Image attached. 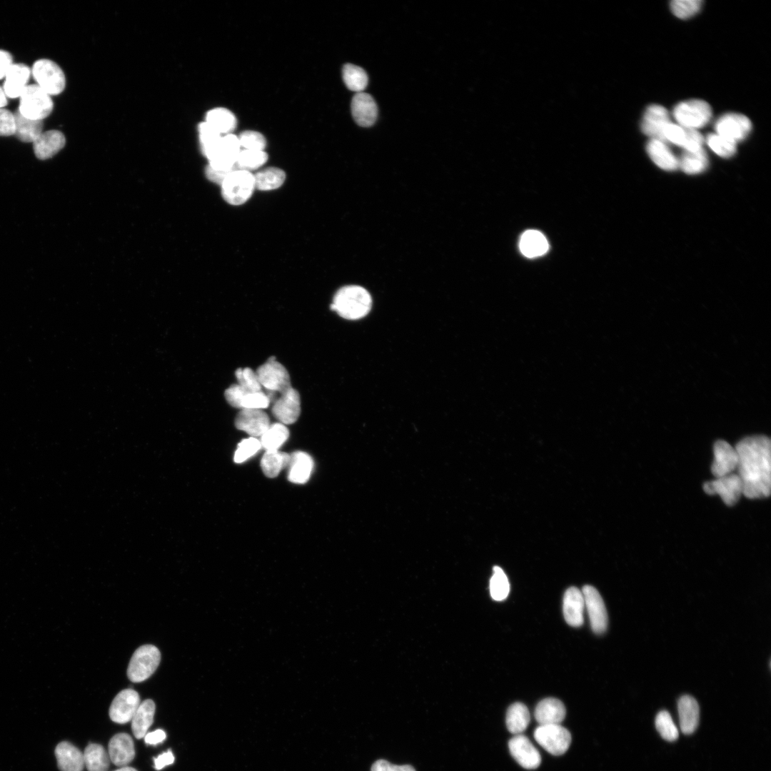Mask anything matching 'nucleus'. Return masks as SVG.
Returning <instances> with one entry per match:
<instances>
[{
  "label": "nucleus",
  "mask_w": 771,
  "mask_h": 771,
  "mask_svg": "<svg viewBox=\"0 0 771 771\" xmlns=\"http://www.w3.org/2000/svg\"><path fill=\"white\" fill-rule=\"evenodd\" d=\"M771 443L765 435L745 438L735 446L738 455L737 475L743 495L750 499L767 497L771 488Z\"/></svg>",
  "instance_id": "1"
},
{
  "label": "nucleus",
  "mask_w": 771,
  "mask_h": 771,
  "mask_svg": "<svg viewBox=\"0 0 771 771\" xmlns=\"http://www.w3.org/2000/svg\"><path fill=\"white\" fill-rule=\"evenodd\" d=\"M370 293L359 286H346L337 291L333 296L331 309L340 316L349 320L364 317L371 308Z\"/></svg>",
  "instance_id": "2"
},
{
  "label": "nucleus",
  "mask_w": 771,
  "mask_h": 771,
  "mask_svg": "<svg viewBox=\"0 0 771 771\" xmlns=\"http://www.w3.org/2000/svg\"><path fill=\"white\" fill-rule=\"evenodd\" d=\"M221 186L222 196L228 203L241 205L250 198L256 188L254 175L251 171L236 168L226 176Z\"/></svg>",
  "instance_id": "3"
},
{
  "label": "nucleus",
  "mask_w": 771,
  "mask_h": 771,
  "mask_svg": "<svg viewBox=\"0 0 771 771\" xmlns=\"http://www.w3.org/2000/svg\"><path fill=\"white\" fill-rule=\"evenodd\" d=\"M18 111L24 117L42 121L52 111L53 101L49 94L39 85H27L19 96Z\"/></svg>",
  "instance_id": "4"
},
{
  "label": "nucleus",
  "mask_w": 771,
  "mask_h": 771,
  "mask_svg": "<svg viewBox=\"0 0 771 771\" xmlns=\"http://www.w3.org/2000/svg\"><path fill=\"white\" fill-rule=\"evenodd\" d=\"M161 661V652L153 645L138 647L131 656L127 668V676L133 682H141L156 671Z\"/></svg>",
  "instance_id": "5"
},
{
  "label": "nucleus",
  "mask_w": 771,
  "mask_h": 771,
  "mask_svg": "<svg viewBox=\"0 0 771 771\" xmlns=\"http://www.w3.org/2000/svg\"><path fill=\"white\" fill-rule=\"evenodd\" d=\"M673 116L678 125L697 130L710 121L712 109L703 100L690 99L677 104L673 109Z\"/></svg>",
  "instance_id": "6"
},
{
  "label": "nucleus",
  "mask_w": 771,
  "mask_h": 771,
  "mask_svg": "<svg viewBox=\"0 0 771 771\" xmlns=\"http://www.w3.org/2000/svg\"><path fill=\"white\" fill-rule=\"evenodd\" d=\"M241 148L238 136L233 133L223 135L218 143L206 156L208 159V166L222 171L236 169Z\"/></svg>",
  "instance_id": "7"
},
{
  "label": "nucleus",
  "mask_w": 771,
  "mask_h": 771,
  "mask_svg": "<svg viewBox=\"0 0 771 771\" xmlns=\"http://www.w3.org/2000/svg\"><path fill=\"white\" fill-rule=\"evenodd\" d=\"M256 373L261 387L266 388L268 393L281 394L291 387L288 372L273 356L260 366Z\"/></svg>",
  "instance_id": "8"
},
{
  "label": "nucleus",
  "mask_w": 771,
  "mask_h": 771,
  "mask_svg": "<svg viewBox=\"0 0 771 771\" xmlns=\"http://www.w3.org/2000/svg\"><path fill=\"white\" fill-rule=\"evenodd\" d=\"M32 74L39 85L48 94L57 95L66 86V79L61 69L49 59L36 61L32 68Z\"/></svg>",
  "instance_id": "9"
},
{
  "label": "nucleus",
  "mask_w": 771,
  "mask_h": 771,
  "mask_svg": "<svg viewBox=\"0 0 771 771\" xmlns=\"http://www.w3.org/2000/svg\"><path fill=\"white\" fill-rule=\"evenodd\" d=\"M534 738L553 755L564 754L571 743L570 732L560 724L539 725L534 731Z\"/></svg>",
  "instance_id": "10"
},
{
  "label": "nucleus",
  "mask_w": 771,
  "mask_h": 771,
  "mask_svg": "<svg viewBox=\"0 0 771 771\" xmlns=\"http://www.w3.org/2000/svg\"><path fill=\"white\" fill-rule=\"evenodd\" d=\"M703 489L709 495H719L729 506L735 505L743 495L741 479L734 473L706 482Z\"/></svg>",
  "instance_id": "11"
},
{
  "label": "nucleus",
  "mask_w": 771,
  "mask_h": 771,
  "mask_svg": "<svg viewBox=\"0 0 771 771\" xmlns=\"http://www.w3.org/2000/svg\"><path fill=\"white\" fill-rule=\"evenodd\" d=\"M715 128L717 134L737 143L747 136L752 129V124L743 114L728 113L717 120Z\"/></svg>",
  "instance_id": "12"
},
{
  "label": "nucleus",
  "mask_w": 771,
  "mask_h": 771,
  "mask_svg": "<svg viewBox=\"0 0 771 771\" xmlns=\"http://www.w3.org/2000/svg\"><path fill=\"white\" fill-rule=\"evenodd\" d=\"M271 412L273 416L284 425L295 423L301 413L299 393L292 386L280 394L273 401Z\"/></svg>",
  "instance_id": "13"
},
{
  "label": "nucleus",
  "mask_w": 771,
  "mask_h": 771,
  "mask_svg": "<svg viewBox=\"0 0 771 771\" xmlns=\"http://www.w3.org/2000/svg\"><path fill=\"white\" fill-rule=\"evenodd\" d=\"M141 703L138 693L133 689L120 691L114 698L109 708L111 720L119 724L131 720Z\"/></svg>",
  "instance_id": "14"
},
{
  "label": "nucleus",
  "mask_w": 771,
  "mask_h": 771,
  "mask_svg": "<svg viewBox=\"0 0 771 771\" xmlns=\"http://www.w3.org/2000/svg\"><path fill=\"white\" fill-rule=\"evenodd\" d=\"M582 593L592 630L597 634L604 633L608 625V614L600 594L596 588L588 585L583 588Z\"/></svg>",
  "instance_id": "15"
},
{
  "label": "nucleus",
  "mask_w": 771,
  "mask_h": 771,
  "mask_svg": "<svg viewBox=\"0 0 771 771\" xmlns=\"http://www.w3.org/2000/svg\"><path fill=\"white\" fill-rule=\"evenodd\" d=\"M511 755L523 767L528 770L537 768L541 762L538 750L523 735H516L508 742Z\"/></svg>",
  "instance_id": "16"
},
{
  "label": "nucleus",
  "mask_w": 771,
  "mask_h": 771,
  "mask_svg": "<svg viewBox=\"0 0 771 771\" xmlns=\"http://www.w3.org/2000/svg\"><path fill=\"white\" fill-rule=\"evenodd\" d=\"M714 460L711 466L713 475L720 478L737 470L738 464V455L735 447L731 446L727 442L720 440L715 442L713 447Z\"/></svg>",
  "instance_id": "17"
},
{
  "label": "nucleus",
  "mask_w": 771,
  "mask_h": 771,
  "mask_svg": "<svg viewBox=\"0 0 771 771\" xmlns=\"http://www.w3.org/2000/svg\"><path fill=\"white\" fill-rule=\"evenodd\" d=\"M669 123L670 120L667 110L660 105L652 104L646 109L643 114L641 130L651 139L665 142L663 131Z\"/></svg>",
  "instance_id": "18"
},
{
  "label": "nucleus",
  "mask_w": 771,
  "mask_h": 771,
  "mask_svg": "<svg viewBox=\"0 0 771 771\" xmlns=\"http://www.w3.org/2000/svg\"><path fill=\"white\" fill-rule=\"evenodd\" d=\"M270 419L260 409H241L235 419L236 427L251 435L261 436L270 426Z\"/></svg>",
  "instance_id": "19"
},
{
  "label": "nucleus",
  "mask_w": 771,
  "mask_h": 771,
  "mask_svg": "<svg viewBox=\"0 0 771 771\" xmlns=\"http://www.w3.org/2000/svg\"><path fill=\"white\" fill-rule=\"evenodd\" d=\"M110 760L116 766H126L135 757L134 743L127 733L121 732L114 735L108 745Z\"/></svg>",
  "instance_id": "20"
},
{
  "label": "nucleus",
  "mask_w": 771,
  "mask_h": 771,
  "mask_svg": "<svg viewBox=\"0 0 771 771\" xmlns=\"http://www.w3.org/2000/svg\"><path fill=\"white\" fill-rule=\"evenodd\" d=\"M351 112L358 125L363 127L371 126L377 118V105L373 98L368 94L356 93L351 101Z\"/></svg>",
  "instance_id": "21"
},
{
  "label": "nucleus",
  "mask_w": 771,
  "mask_h": 771,
  "mask_svg": "<svg viewBox=\"0 0 771 771\" xmlns=\"http://www.w3.org/2000/svg\"><path fill=\"white\" fill-rule=\"evenodd\" d=\"M585 608L584 597L578 588H569L565 593L563 601V612L565 621L573 627H580L583 624Z\"/></svg>",
  "instance_id": "22"
},
{
  "label": "nucleus",
  "mask_w": 771,
  "mask_h": 771,
  "mask_svg": "<svg viewBox=\"0 0 771 771\" xmlns=\"http://www.w3.org/2000/svg\"><path fill=\"white\" fill-rule=\"evenodd\" d=\"M566 710L563 703L558 699L548 697L542 700L537 705L534 716L540 725H558L565 717Z\"/></svg>",
  "instance_id": "23"
},
{
  "label": "nucleus",
  "mask_w": 771,
  "mask_h": 771,
  "mask_svg": "<svg viewBox=\"0 0 771 771\" xmlns=\"http://www.w3.org/2000/svg\"><path fill=\"white\" fill-rule=\"evenodd\" d=\"M66 143L64 135L57 130L42 132L33 142L36 156L41 160L48 159L63 148Z\"/></svg>",
  "instance_id": "24"
},
{
  "label": "nucleus",
  "mask_w": 771,
  "mask_h": 771,
  "mask_svg": "<svg viewBox=\"0 0 771 771\" xmlns=\"http://www.w3.org/2000/svg\"><path fill=\"white\" fill-rule=\"evenodd\" d=\"M58 767L61 771H83L84 753L71 742L64 741L55 748Z\"/></svg>",
  "instance_id": "25"
},
{
  "label": "nucleus",
  "mask_w": 771,
  "mask_h": 771,
  "mask_svg": "<svg viewBox=\"0 0 771 771\" xmlns=\"http://www.w3.org/2000/svg\"><path fill=\"white\" fill-rule=\"evenodd\" d=\"M680 726L682 733L692 734L697 727L700 717L699 705L690 695L682 696L677 702Z\"/></svg>",
  "instance_id": "26"
},
{
  "label": "nucleus",
  "mask_w": 771,
  "mask_h": 771,
  "mask_svg": "<svg viewBox=\"0 0 771 771\" xmlns=\"http://www.w3.org/2000/svg\"><path fill=\"white\" fill-rule=\"evenodd\" d=\"M290 455L291 458L287 467L288 480L293 483H306L313 471V460L308 453L303 451H296Z\"/></svg>",
  "instance_id": "27"
},
{
  "label": "nucleus",
  "mask_w": 771,
  "mask_h": 771,
  "mask_svg": "<svg viewBox=\"0 0 771 771\" xmlns=\"http://www.w3.org/2000/svg\"><path fill=\"white\" fill-rule=\"evenodd\" d=\"M30 76L29 68L23 64H13L5 76L3 89L9 98L19 97L27 86Z\"/></svg>",
  "instance_id": "28"
},
{
  "label": "nucleus",
  "mask_w": 771,
  "mask_h": 771,
  "mask_svg": "<svg viewBox=\"0 0 771 771\" xmlns=\"http://www.w3.org/2000/svg\"><path fill=\"white\" fill-rule=\"evenodd\" d=\"M646 150L651 160L660 168L665 171H674L678 168V158L665 142L657 139H650L647 143Z\"/></svg>",
  "instance_id": "29"
},
{
  "label": "nucleus",
  "mask_w": 771,
  "mask_h": 771,
  "mask_svg": "<svg viewBox=\"0 0 771 771\" xmlns=\"http://www.w3.org/2000/svg\"><path fill=\"white\" fill-rule=\"evenodd\" d=\"M155 710V703L151 699H146L140 703L131 719V730L136 738L144 737L153 722Z\"/></svg>",
  "instance_id": "30"
},
{
  "label": "nucleus",
  "mask_w": 771,
  "mask_h": 771,
  "mask_svg": "<svg viewBox=\"0 0 771 771\" xmlns=\"http://www.w3.org/2000/svg\"><path fill=\"white\" fill-rule=\"evenodd\" d=\"M519 248L526 257L534 258L545 254L549 248L544 235L538 231L528 230L520 237Z\"/></svg>",
  "instance_id": "31"
},
{
  "label": "nucleus",
  "mask_w": 771,
  "mask_h": 771,
  "mask_svg": "<svg viewBox=\"0 0 771 771\" xmlns=\"http://www.w3.org/2000/svg\"><path fill=\"white\" fill-rule=\"evenodd\" d=\"M205 121L221 135L231 133L237 124L235 115L226 108L210 110L206 114Z\"/></svg>",
  "instance_id": "32"
},
{
  "label": "nucleus",
  "mask_w": 771,
  "mask_h": 771,
  "mask_svg": "<svg viewBox=\"0 0 771 771\" xmlns=\"http://www.w3.org/2000/svg\"><path fill=\"white\" fill-rule=\"evenodd\" d=\"M15 135L21 141L33 143L43 132V121L24 117L17 110L14 114Z\"/></svg>",
  "instance_id": "33"
},
{
  "label": "nucleus",
  "mask_w": 771,
  "mask_h": 771,
  "mask_svg": "<svg viewBox=\"0 0 771 771\" xmlns=\"http://www.w3.org/2000/svg\"><path fill=\"white\" fill-rule=\"evenodd\" d=\"M530 720L528 707L522 702H515L508 709L505 722L508 731L520 735L528 727Z\"/></svg>",
  "instance_id": "34"
},
{
  "label": "nucleus",
  "mask_w": 771,
  "mask_h": 771,
  "mask_svg": "<svg viewBox=\"0 0 771 771\" xmlns=\"http://www.w3.org/2000/svg\"><path fill=\"white\" fill-rule=\"evenodd\" d=\"M84 758L88 771H108L109 768L110 757L101 745L89 744L84 750Z\"/></svg>",
  "instance_id": "35"
},
{
  "label": "nucleus",
  "mask_w": 771,
  "mask_h": 771,
  "mask_svg": "<svg viewBox=\"0 0 771 771\" xmlns=\"http://www.w3.org/2000/svg\"><path fill=\"white\" fill-rule=\"evenodd\" d=\"M291 455L278 450H266L261 460V467L266 476L276 477L281 470L287 468Z\"/></svg>",
  "instance_id": "36"
},
{
  "label": "nucleus",
  "mask_w": 771,
  "mask_h": 771,
  "mask_svg": "<svg viewBox=\"0 0 771 771\" xmlns=\"http://www.w3.org/2000/svg\"><path fill=\"white\" fill-rule=\"evenodd\" d=\"M253 175L256 188L264 191L279 188L286 179L285 172L276 167L266 168Z\"/></svg>",
  "instance_id": "37"
},
{
  "label": "nucleus",
  "mask_w": 771,
  "mask_h": 771,
  "mask_svg": "<svg viewBox=\"0 0 771 771\" xmlns=\"http://www.w3.org/2000/svg\"><path fill=\"white\" fill-rule=\"evenodd\" d=\"M708 165V159L702 148L695 151H685L678 159V167L688 174L704 171Z\"/></svg>",
  "instance_id": "38"
},
{
  "label": "nucleus",
  "mask_w": 771,
  "mask_h": 771,
  "mask_svg": "<svg viewBox=\"0 0 771 771\" xmlns=\"http://www.w3.org/2000/svg\"><path fill=\"white\" fill-rule=\"evenodd\" d=\"M288 436L289 431L286 425L276 423L270 425L261 436L260 442L266 450H278Z\"/></svg>",
  "instance_id": "39"
},
{
  "label": "nucleus",
  "mask_w": 771,
  "mask_h": 771,
  "mask_svg": "<svg viewBox=\"0 0 771 771\" xmlns=\"http://www.w3.org/2000/svg\"><path fill=\"white\" fill-rule=\"evenodd\" d=\"M343 79L350 90L357 93L363 92L368 81L367 74L362 68L351 64L344 65Z\"/></svg>",
  "instance_id": "40"
},
{
  "label": "nucleus",
  "mask_w": 771,
  "mask_h": 771,
  "mask_svg": "<svg viewBox=\"0 0 771 771\" xmlns=\"http://www.w3.org/2000/svg\"><path fill=\"white\" fill-rule=\"evenodd\" d=\"M268 160V155L264 151L243 149L238 154L236 168L251 171L264 165Z\"/></svg>",
  "instance_id": "41"
},
{
  "label": "nucleus",
  "mask_w": 771,
  "mask_h": 771,
  "mask_svg": "<svg viewBox=\"0 0 771 771\" xmlns=\"http://www.w3.org/2000/svg\"><path fill=\"white\" fill-rule=\"evenodd\" d=\"M490 592L492 598L497 601L505 600L510 592V583L504 571L498 566L493 568V574L490 581Z\"/></svg>",
  "instance_id": "42"
},
{
  "label": "nucleus",
  "mask_w": 771,
  "mask_h": 771,
  "mask_svg": "<svg viewBox=\"0 0 771 771\" xmlns=\"http://www.w3.org/2000/svg\"><path fill=\"white\" fill-rule=\"evenodd\" d=\"M655 727L660 736L665 740L672 742L678 738L679 732L670 713L660 711L655 718Z\"/></svg>",
  "instance_id": "43"
},
{
  "label": "nucleus",
  "mask_w": 771,
  "mask_h": 771,
  "mask_svg": "<svg viewBox=\"0 0 771 771\" xmlns=\"http://www.w3.org/2000/svg\"><path fill=\"white\" fill-rule=\"evenodd\" d=\"M707 143L718 156L729 158L736 152V143L717 133H710L707 136Z\"/></svg>",
  "instance_id": "44"
},
{
  "label": "nucleus",
  "mask_w": 771,
  "mask_h": 771,
  "mask_svg": "<svg viewBox=\"0 0 771 771\" xmlns=\"http://www.w3.org/2000/svg\"><path fill=\"white\" fill-rule=\"evenodd\" d=\"M201 151L206 156L218 143L223 135L217 132L206 121L198 126Z\"/></svg>",
  "instance_id": "45"
},
{
  "label": "nucleus",
  "mask_w": 771,
  "mask_h": 771,
  "mask_svg": "<svg viewBox=\"0 0 771 771\" xmlns=\"http://www.w3.org/2000/svg\"><path fill=\"white\" fill-rule=\"evenodd\" d=\"M261 448L260 440L255 437L243 439L238 445L233 460L236 463H243L254 455Z\"/></svg>",
  "instance_id": "46"
},
{
  "label": "nucleus",
  "mask_w": 771,
  "mask_h": 771,
  "mask_svg": "<svg viewBox=\"0 0 771 771\" xmlns=\"http://www.w3.org/2000/svg\"><path fill=\"white\" fill-rule=\"evenodd\" d=\"M702 4L701 0H674L670 2V9L677 17L687 19L699 11Z\"/></svg>",
  "instance_id": "47"
},
{
  "label": "nucleus",
  "mask_w": 771,
  "mask_h": 771,
  "mask_svg": "<svg viewBox=\"0 0 771 771\" xmlns=\"http://www.w3.org/2000/svg\"><path fill=\"white\" fill-rule=\"evenodd\" d=\"M235 376L238 384L249 392H258L262 390L256 371L250 368H238L235 371Z\"/></svg>",
  "instance_id": "48"
},
{
  "label": "nucleus",
  "mask_w": 771,
  "mask_h": 771,
  "mask_svg": "<svg viewBox=\"0 0 771 771\" xmlns=\"http://www.w3.org/2000/svg\"><path fill=\"white\" fill-rule=\"evenodd\" d=\"M689 130L690 128L670 122L663 131L665 141L684 148L688 138Z\"/></svg>",
  "instance_id": "49"
},
{
  "label": "nucleus",
  "mask_w": 771,
  "mask_h": 771,
  "mask_svg": "<svg viewBox=\"0 0 771 771\" xmlns=\"http://www.w3.org/2000/svg\"><path fill=\"white\" fill-rule=\"evenodd\" d=\"M241 148L246 150L263 151L266 146L265 137L255 131H245L238 136Z\"/></svg>",
  "instance_id": "50"
},
{
  "label": "nucleus",
  "mask_w": 771,
  "mask_h": 771,
  "mask_svg": "<svg viewBox=\"0 0 771 771\" xmlns=\"http://www.w3.org/2000/svg\"><path fill=\"white\" fill-rule=\"evenodd\" d=\"M271 400L267 393L263 390L258 392H247L241 401L240 409H260L263 410L268 407Z\"/></svg>",
  "instance_id": "51"
},
{
  "label": "nucleus",
  "mask_w": 771,
  "mask_h": 771,
  "mask_svg": "<svg viewBox=\"0 0 771 771\" xmlns=\"http://www.w3.org/2000/svg\"><path fill=\"white\" fill-rule=\"evenodd\" d=\"M15 133L14 115L6 109H0V136H11Z\"/></svg>",
  "instance_id": "52"
},
{
  "label": "nucleus",
  "mask_w": 771,
  "mask_h": 771,
  "mask_svg": "<svg viewBox=\"0 0 771 771\" xmlns=\"http://www.w3.org/2000/svg\"><path fill=\"white\" fill-rule=\"evenodd\" d=\"M247 391L238 383L229 386L224 393V396L228 404L234 408H241V403L244 395Z\"/></svg>",
  "instance_id": "53"
},
{
  "label": "nucleus",
  "mask_w": 771,
  "mask_h": 771,
  "mask_svg": "<svg viewBox=\"0 0 771 771\" xmlns=\"http://www.w3.org/2000/svg\"><path fill=\"white\" fill-rule=\"evenodd\" d=\"M371 771H415V769L409 765H397L390 763L385 760H378L375 762L372 767Z\"/></svg>",
  "instance_id": "54"
},
{
  "label": "nucleus",
  "mask_w": 771,
  "mask_h": 771,
  "mask_svg": "<svg viewBox=\"0 0 771 771\" xmlns=\"http://www.w3.org/2000/svg\"><path fill=\"white\" fill-rule=\"evenodd\" d=\"M174 762V756L171 750H168L166 752H163L159 755L157 757L153 758L154 768L156 770H162L164 767L173 764Z\"/></svg>",
  "instance_id": "55"
},
{
  "label": "nucleus",
  "mask_w": 771,
  "mask_h": 771,
  "mask_svg": "<svg viewBox=\"0 0 771 771\" xmlns=\"http://www.w3.org/2000/svg\"><path fill=\"white\" fill-rule=\"evenodd\" d=\"M12 65L11 55L8 51L0 49V79L6 76Z\"/></svg>",
  "instance_id": "56"
},
{
  "label": "nucleus",
  "mask_w": 771,
  "mask_h": 771,
  "mask_svg": "<svg viewBox=\"0 0 771 771\" xmlns=\"http://www.w3.org/2000/svg\"><path fill=\"white\" fill-rule=\"evenodd\" d=\"M166 737V732L161 729L148 732L144 736V741L147 745H156L163 742Z\"/></svg>",
  "instance_id": "57"
},
{
  "label": "nucleus",
  "mask_w": 771,
  "mask_h": 771,
  "mask_svg": "<svg viewBox=\"0 0 771 771\" xmlns=\"http://www.w3.org/2000/svg\"><path fill=\"white\" fill-rule=\"evenodd\" d=\"M7 104L6 96L4 93L3 88L0 86V109H2Z\"/></svg>",
  "instance_id": "58"
},
{
  "label": "nucleus",
  "mask_w": 771,
  "mask_h": 771,
  "mask_svg": "<svg viewBox=\"0 0 771 771\" xmlns=\"http://www.w3.org/2000/svg\"><path fill=\"white\" fill-rule=\"evenodd\" d=\"M114 771H138L133 767L124 766Z\"/></svg>",
  "instance_id": "59"
}]
</instances>
